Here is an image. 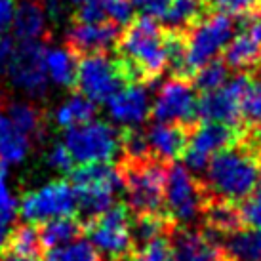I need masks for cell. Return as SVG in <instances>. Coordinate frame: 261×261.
Wrapping results in <instances>:
<instances>
[{
  "mask_svg": "<svg viewBox=\"0 0 261 261\" xmlns=\"http://www.w3.org/2000/svg\"><path fill=\"white\" fill-rule=\"evenodd\" d=\"M170 257H172L170 234H160L136 248L128 261H170Z\"/></svg>",
  "mask_w": 261,
  "mask_h": 261,
  "instance_id": "4dcf8cb0",
  "label": "cell"
},
{
  "mask_svg": "<svg viewBox=\"0 0 261 261\" xmlns=\"http://www.w3.org/2000/svg\"><path fill=\"white\" fill-rule=\"evenodd\" d=\"M76 212V193L71 183L58 179L29 191L21 196L19 214L27 223H44L48 219L71 216Z\"/></svg>",
  "mask_w": 261,
  "mask_h": 261,
  "instance_id": "30bf717a",
  "label": "cell"
},
{
  "mask_svg": "<svg viewBox=\"0 0 261 261\" xmlns=\"http://www.w3.org/2000/svg\"><path fill=\"white\" fill-rule=\"evenodd\" d=\"M120 38V31L109 21H79L67 33V42L79 54H99L113 48Z\"/></svg>",
  "mask_w": 261,
  "mask_h": 261,
  "instance_id": "ac0fdd59",
  "label": "cell"
},
{
  "mask_svg": "<svg viewBox=\"0 0 261 261\" xmlns=\"http://www.w3.org/2000/svg\"><path fill=\"white\" fill-rule=\"evenodd\" d=\"M261 179V160L244 143H232L218 151L204 170L208 196L239 204L254 193Z\"/></svg>",
  "mask_w": 261,
  "mask_h": 261,
  "instance_id": "6da1fadb",
  "label": "cell"
},
{
  "mask_svg": "<svg viewBox=\"0 0 261 261\" xmlns=\"http://www.w3.org/2000/svg\"><path fill=\"white\" fill-rule=\"evenodd\" d=\"M242 118L250 128L261 124V80L250 84L246 95L242 99Z\"/></svg>",
  "mask_w": 261,
  "mask_h": 261,
  "instance_id": "836d02e7",
  "label": "cell"
},
{
  "mask_svg": "<svg viewBox=\"0 0 261 261\" xmlns=\"http://www.w3.org/2000/svg\"><path fill=\"white\" fill-rule=\"evenodd\" d=\"M166 56L168 67H172L177 73H185V38L177 33L166 35Z\"/></svg>",
  "mask_w": 261,
  "mask_h": 261,
  "instance_id": "8d00e7d4",
  "label": "cell"
},
{
  "mask_svg": "<svg viewBox=\"0 0 261 261\" xmlns=\"http://www.w3.org/2000/svg\"><path fill=\"white\" fill-rule=\"evenodd\" d=\"M234 35L232 15L216 12L204 19L193 23L191 35L185 40V73L218 59Z\"/></svg>",
  "mask_w": 261,
  "mask_h": 261,
  "instance_id": "5b68a950",
  "label": "cell"
},
{
  "mask_svg": "<svg viewBox=\"0 0 261 261\" xmlns=\"http://www.w3.org/2000/svg\"><path fill=\"white\" fill-rule=\"evenodd\" d=\"M172 257L170 261H232L225 252L223 240L208 231L181 229L179 225L170 234Z\"/></svg>",
  "mask_w": 261,
  "mask_h": 261,
  "instance_id": "9a60e30c",
  "label": "cell"
},
{
  "mask_svg": "<svg viewBox=\"0 0 261 261\" xmlns=\"http://www.w3.org/2000/svg\"><path fill=\"white\" fill-rule=\"evenodd\" d=\"M237 141H239V132L232 126L219 122H202L195 126L189 134L187 147L183 151L187 170L195 175L204 174L212 156Z\"/></svg>",
  "mask_w": 261,
  "mask_h": 261,
  "instance_id": "5bb4252c",
  "label": "cell"
},
{
  "mask_svg": "<svg viewBox=\"0 0 261 261\" xmlns=\"http://www.w3.org/2000/svg\"><path fill=\"white\" fill-rule=\"evenodd\" d=\"M124 65L107 54H86L76 65L74 84L79 92L94 103H105L124 80Z\"/></svg>",
  "mask_w": 261,
  "mask_h": 261,
  "instance_id": "9c48e42d",
  "label": "cell"
},
{
  "mask_svg": "<svg viewBox=\"0 0 261 261\" xmlns=\"http://www.w3.org/2000/svg\"><path fill=\"white\" fill-rule=\"evenodd\" d=\"M79 21H107L105 19V6L103 0H86L79 6Z\"/></svg>",
  "mask_w": 261,
  "mask_h": 261,
  "instance_id": "b9f144b4",
  "label": "cell"
},
{
  "mask_svg": "<svg viewBox=\"0 0 261 261\" xmlns=\"http://www.w3.org/2000/svg\"><path fill=\"white\" fill-rule=\"evenodd\" d=\"M95 111H97V107H95V103L92 99H88L86 95L82 94H74L56 109L54 120H56L59 128L69 130L73 126H79V124L92 120L95 116Z\"/></svg>",
  "mask_w": 261,
  "mask_h": 261,
  "instance_id": "d4e9b609",
  "label": "cell"
},
{
  "mask_svg": "<svg viewBox=\"0 0 261 261\" xmlns=\"http://www.w3.org/2000/svg\"><path fill=\"white\" fill-rule=\"evenodd\" d=\"M208 198L204 185L185 166L168 164L164 183V206L166 214L177 225L193 223L202 212L204 200Z\"/></svg>",
  "mask_w": 261,
  "mask_h": 261,
  "instance_id": "ba28073f",
  "label": "cell"
},
{
  "mask_svg": "<svg viewBox=\"0 0 261 261\" xmlns=\"http://www.w3.org/2000/svg\"><path fill=\"white\" fill-rule=\"evenodd\" d=\"M223 246L232 261H261V231L242 227L225 237Z\"/></svg>",
  "mask_w": 261,
  "mask_h": 261,
  "instance_id": "cb8c5ba5",
  "label": "cell"
},
{
  "mask_svg": "<svg viewBox=\"0 0 261 261\" xmlns=\"http://www.w3.org/2000/svg\"><path fill=\"white\" fill-rule=\"evenodd\" d=\"M198 95L195 86L181 76H174L162 82L151 103V115L156 122L193 126L198 118Z\"/></svg>",
  "mask_w": 261,
  "mask_h": 261,
  "instance_id": "7c38bea8",
  "label": "cell"
},
{
  "mask_svg": "<svg viewBox=\"0 0 261 261\" xmlns=\"http://www.w3.org/2000/svg\"><path fill=\"white\" fill-rule=\"evenodd\" d=\"M239 210L242 223L261 231V187H257L252 195L242 200V206H239Z\"/></svg>",
  "mask_w": 261,
  "mask_h": 261,
  "instance_id": "d590c367",
  "label": "cell"
},
{
  "mask_svg": "<svg viewBox=\"0 0 261 261\" xmlns=\"http://www.w3.org/2000/svg\"><path fill=\"white\" fill-rule=\"evenodd\" d=\"M2 177H6V164L0 160V179H2Z\"/></svg>",
  "mask_w": 261,
  "mask_h": 261,
  "instance_id": "681fc988",
  "label": "cell"
},
{
  "mask_svg": "<svg viewBox=\"0 0 261 261\" xmlns=\"http://www.w3.org/2000/svg\"><path fill=\"white\" fill-rule=\"evenodd\" d=\"M42 8H44V12H46L48 15L56 17V15L61 12V0H46Z\"/></svg>",
  "mask_w": 261,
  "mask_h": 261,
  "instance_id": "bcb514c9",
  "label": "cell"
},
{
  "mask_svg": "<svg viewBox=\"0 0 261 261\" xmlns=\"http://www.w3.org/2000/svg\"><path fill=\"white\" fill-rule=\"evenodd\" d=\"M225 63L231 69H250L261 63V14L254 15L225 48Z\"/></svg>",
  "mask_w": 261,
  "mask_h": 261,
  "instance_id": "e0dca14e",
  "label": "cell"
},
{
  "mask_svg": "<svg viewBox=\"0 0 261 261\" xmlns=\"http://www.w3.org/2000/svg\"><path fill=\"white\" fill-rule=\"evenodd\" d=\"M202 12V2L200 0H170L166 14L162 21L175 33L187 29L189 25L196 23L198 15Z\"/></svg>",
  "mask_w": 261,
  "mask_h": 261,
  "instance_id": "4316f807",
  "label": "cell"
},
{
  "mask_svg": "<svg viewBox=\"0 0 261 261\" xmlns=\"http://www.w3.org/2000/svg\"><path fill=\"white\" fill-rule=\"evenodd\" d=\"M31 149V141L21 132L14 130L8 134L6 138L0 141V160L4 164H17L25 160L27 152Z\"/></svg>",
  "mask_w": 261,
  "mask_h": 261,
  "instance_id": "1f68e13d",
  "label": "cell"
},
{
  "mask_svg": "<svg viewBox=\"0 0 261 261\" xmlns=\"http://www.w3.org/2000/svg\"><path fill=\"white\" fill-rule=\"evenodd\" d=\"M132 4L136 8V12L159 21L166 14L168 6H170V0H132Z\"/></svg>",
  "mask_w": 261,
  "mask_h": 261,
  "instance_id": "60d3db41",
  "label": "cell"
},
{
  "mask_svg": "<svg viewBox=\"0 0 261 261\" xmlns=\"http://www.w3.org/2000/svg\"><path fill=\"white\" fill-rule=\"evenodd\" d=\"M8 118L17 132H21L23 136H37L40 132V115H38L37 107H33L27 101L12 103L8 107Z\"/></svg>",
  "mask_w": 261,
  "mask_h": 261,
  "instance_id": "f1b7e54d",
  "label": "cell"
},
{
  "mask_svg": "<svg viewBox=\"0 0 261 261\" xmlns=\"http://www.w3.org/2000/svg\"><path fill=\"white\" fill-rule=\"evenodd\" d=\"M17 212H19V202L8 187L6 177H2L0 179V221L10 225L15 219Z\"/></svg>",
  "mask_w": 261,
  "mask_h": 261,
  "instance_id": "74e56055",
  "label": "cell"
},
{
  "mask_svg": "<svg viewBox=\"0 0 261 261\" xmlns=\"http://www.w3.org/2000/svg\"><path fill=\"white\" fill-rule=\"evenodd\" d=\"M8 237H10V225L4 223V221H0V252L6 246Z\"/></svg>",
  "mask_w": 261,
  "mask_h": 261,
  "instance_id": "c3c4849f",
  "label": "cell"
},
{
  "mask_svg": "<svg viewBox=\"0 0 261 261\" xmlns=\"http://www.w3.org/2000/svg\"><path fill=\"white\" fill-rule=\"evenodd\" d=\"M42 248H58L65 246L69 242L80 239V234H84V223L79 218L71 216H61V218L48 219L40 225L38 229Z\"/></svg>",
  "mask_w": 261,
  "mask_h": 261,
  "instance_id": "7402d4cb",
  "label": "cell"
},
{
  "mask_svg": "<svg viewBox=\"0 0 261 261\" xmlns=\"http://www.w3.org/2000/svg\"><path fill=\"white\" fill-rule=\"evenodd\" d=\"M120 54L126 59L124 73L145 79L159 76L168 67L166 35L162 33L159 21L147 15L132 21L120 38Z\"/></svg>",
  "mask_w": 261,
  "mask_h": 261,
  "instance_id": "7a4b0ae2",
  "label": "cell"
},
{
  "mask_svg": "<svg viewBox=\"0 0 261 261\" xmlns=\"http://www.w3.org/2000/svg\"><path fill=\"white\" fill-rule=\"evenodd\" d=\"M118 172L122 177L128 210L134 214H159L164 212V183L168 164L149 156L141 160H120Z\"/></svg>",
  "mask_w": 261,
  "mask_h": 261,
  "instance_id": "3957f363",
  "label": "cell"
},
{
  "mask_svg": "<svg viewBox=\"0 0 261 261\" xmlns=\"http://www.w3.org/2000/svg\"><path fill=\"white\" fill-rule=\"evenodd\" d=\"M12 130H14V126H12V122H10V118H8L4 113H0V141L6 138Z\"/></svg>",
  "mask_w": 261,
  "mask_h": 261,
  "instance_id": "7dc6e473",
  "label": "cell"
},
{
  "mask_svg": "<svg viewBox=\"0 0 261 261\" xmlns=\"http://www.w3.org/2000/svg\"><path fill=\"white\" fill-rule=\"evenodd\" d=\"M6 252H14L19 255H29V257H38L42 252V242L38 229L33 223L19 225L14 231H10V237L6 240Z\"/></svg>",
  "mask_w": 261,
  "mask_h": 261,
  "instance_id": "484cf974",
  "label": "cell"
},
{
  "mask_svg": "<svg viewBox=\"0 0 261 261\" xmlns=\"http://www.w3.org/2000/svg\"><path fill=\"white\" fill-rule=\"evenodd\" d=\"M15 6H17L15 0H0V35L8 33L12 27Z\"/></svg>",
  "mask_w": 261,
  "mask_h": 261,
  "instance_id": "7bdbcfd3",
  "label": "cell"
},
{
  "mask_svg": "<svg viewBox=\"0 0 261 261\" xmlns=\"http://www.w3.org/2000/svg\"><path fill=\"white\" fill-rule=\"evenodd\" d=\"M105 103L113 122L124 128H138L151 115V95L141 82L120 86Z\"/></svg>",
  "mask_w": 261,
  "mask_h": 261,
  "instance_id": "2e32d148",
  "label": "cell"
},
{
  "mask_svg": "<svg viewBox=\"0 0 261 261\" xmlns=\"http://www.w3.org/2000/svg\"><path fill=\"white\" fill-rule=\"evenodd\" d=\"M14 40L8 37L6 33L0 35V71H6L8 63H10V59L14 56Z\"/></svg>",
  "mask_w": 261,
  "mask_h": 261,
  "instance_id": "ee69618b",
  "label": "cell"
},
{
  "mask_svg": "<svg viewBox=\"0 0 261 261\" xmlns=\"http://www.w3.org/2000/svg\"><path fill=\"white\" fill-rule=\"evenodd\" d=\"M46 23H48V14L44 12L42 4L35 0H23L15 6L14 21L10 29L14 31V37L19 42H31L42 37Z\"/></svg>",
  "mask_w": 261,
  "mask_h": 261,
  "instance_id": "44dd1931",
  "label": "cell"
},
{
  "mask_svg": "<svg viewBox=\"0 0 261 261\" xmlns=\"http://www.w3.org/2000/svg\"><path fill=\"white\" fill-rule=\"evenodd\" d=\"M149 149L154 159L162 162H175L183 156V151L187 147L189 130L187 126L181 124H168V122H156L145 132Z\"/></svg>",
  "mask_w": 261,
  "mask_h": 261,
  "instance_id": "d6986e66",
  "label": "cell"
},
{
  "mask_svg": "<svg viewBox=\"0 0 261 261\" xmlns=\"http://www.w3.org/2000/svg\"><path fill=\"white\" fill-rule=\"evenodd\" d=\"M76 65H79V61L69 48L56 46V48H46L44 51L46 76L58 86H73L74 79H76Z\"/></svg>",
  "mask_w": 261,
  "mask_h": 261,
  "instance_id": "603a6c76",
  "label": "cell"
},
{
  "mask_svg": "<svg viewBox=\"0 0 261 261\" xmlns=\"http://www.w3.org/2000/svg\"><path fill=\"white\" fill-rule=\"evenodd\" d=\"M120 149L124 152V160H141L152 156L149 141H147V134L138 128H128L126 134L120 136Z\"/></svg>",
  "mask_w": 261,
  "mask_h": 261,
  "instance_id": "d6a6232c",
  "label": "cell"
},
{
  "mask_svg": "<svg viewBox=\"0 0 261 261\" xmlns=\"http://www.w3.org/2000/svg\"><path fill=\"white\" fill-rule=\"evenodd\" d=\"M229 79V67L221 59H212L195 71V88L202 94L221 88Z\"/></svg>",
  "mask_w": 261,
  "mask_h": 261,
  "instance_id": "f546056e",
  "label": "cell"
},
{
  "mask_svg": "<svg viewBox=\"0 0 261 261\" xmlns=\"http://www.w3.org/2000/svg\"><path fill=\"white\" fill-rule=\"evenodd\" d=\"M69 2H71V4H76V6H80V4H82V2H86V0H69Z\"/></svg>",
  "mask_w": 261,
  "mask_h": 261,
  "instance_id": "f907efd6",
  "label": "cell"
},
{
  "mask_svg": "<svg viewBox=\"0 0 261 261\" xmlns=\"http://www.w3.org/2000/svg\"><path fill=\"white\" fill-rule=\"evenodd\" d=\"M63 145L79 164L109 162L120 151V134L115 126L92 118L84 124L69 128Z\"/></svg>",
  "mask_w": 261,
  "mask_h": 261,
  "instance_id": "8992f818",
  "label": "cell"
},
{
  "mask_svg": "<svg viewBox=\"0 0 261 261\" xmlns=\"http://www.w3.org/2000/svg\"><path fill=\"white\" fill-rule=\"evenodd\" d=\"M105 6V19L116 27H126L134 21L136 8L132 0H103Z\"/></svg>",
  "mask_w": 261,
  "mask_h": 261,
  "instance_id": "e575fe53",
  "label": "cell"
},
{
  "mask_svg": "<svg viewBox=\"0 0 261 261\" xmlns=\"http://www.w3.org/2000/svg\"><path fill=\"white\" fill-rule=\"evenodd\" d=\"M44 261H103V257L92 242L76 239L65 246L50 248Z\"/></svg>",
  "mask_w": 261,
  "mask_h": 261,
  "instance_id": "83f0119b",
  "label": "cell"
},
{
  "mask_svg": "<svg viewBox=\"0 0 261 261\" xmlns=\"http://www.w3.org/2000/svg\"><path fill=\"white\" fill-rule=\"evenodd\" d=\"M71 185L76 193V208L84 221H90L115 204L118 191H122V177L109 162L80 164L71 172Z\"/></svg>",
  "mask_w": 261,
  "mask_h": 261,
  "instance_id": "277c9868",
  "label": "cell"
},
{
  "mask_svg": "<svg viewBox=\"0 0 261 261\" xmlns=\"http://www.w3.org/2000/svg\"><path fill=\"white\" fill-rule=\"evenodd\" d=\"M44 48L38 40L19 42L6 71L10 82L29 97H42L48 88V76L44 69Z\"/></svg>",
  "mask_w": 261,
  "mask_h": 261,
  "instance_id": "4fadbf2b",
  "label": "cell"
},
{
  "mask_svg": "<svg viewBox=\"0 0 261 261\" xmlns=\"http://www.w3.org/2000/svg\"><path fill=\"white\" fill-rule=\"evenodd\" d=\"M0 261H38V259L37 257L19 255V254H14V252H6V250H2V254H0Z\"/></svg>",
  "mask_w": 261,
  "mask_h": 261,
  "instance_id": "f6af8a7d",
  "label": "cell"
},
{
  "mask_svg": "<svg viewBox=\"0 0 261 261\" xmlns=\"http://www.w3.org/2000/svg\"><path fill=\"white\" fill-rule=\"evenodd\" d=\"M218 12L227 15H244L257 8L261 0H212Z\"/></svg>",
  "mask_w": 261,
  "mask_h": 261,
  "instance_id": "ab89813d",
  "label": "cell"
},
{
  "mask_svg": "<svg viewBox=\"0 0 261 261\" xmlns=\"http://www.w3.org/2000/svg\"><path fill=\"white\" fill-rule=\"evenodd\" d=\"M130 219L128 206L113 204L97 218L84 221V232L99 254L109 255L113 261L128 259L132 254Z\"/></svg>",
  "mask_w": 261,
  "mask_h": 261,
  "instance_id": "52a82bcc",
  "label": "cell"
},
{
  "mask_svg": "<svg viewBox=\"0 0 261 261\" xmlns=\"http://www.w3.org/2000/svg\"><path fill=\"white\" fill-rule=\"evenodd\" d=\"M73 156H71V152L67 151V147L63 143L61 145H54L50 149V152H48V166L54 168L56 172L69 174V172H73Z\"/></svg>",
  "mask_w": 261,
  "mask_h": 261,
  "instance_id": "f35d334b",
  "label": "cell"
},
{
  "mask_svg": "<svg viewBox=\"0 0 261 261\" xmlns=\"http://www.w3.org/2000/svg\"><path fill=\"white\" fill-rule=\"evenodd\" d=\"M200 214H202L204 223H206V231L212 232L219 240H223L225 237H229V234L244 227L239 206L234 202H229V200L208 196L204 200Z\"/></svg>",
  "mask_w": 261,
  "mask_h": 261,
  "instance_id": "ffe728a7",
  "label": "cell"
},
{
  "mask_svg": "<svg viewBox=\"0 0 261 261\" xmlns=\"http://www.w3.org/2000/svg\"><path fill=\"white\" fill-rule=\"evenodd\" d=\"M252 80L248 74L227 79L223 86L198 97L196 115L202 122H219L237 128L242 120V99Z\"/></svg>",
  "mask_w": 261,
  "mask_h": 261,
  "instance_id": "8fae6325",
  "label": "cell"
}]
</instances>
